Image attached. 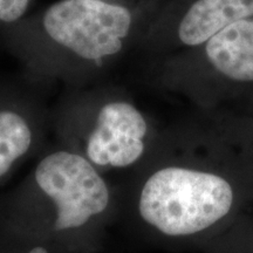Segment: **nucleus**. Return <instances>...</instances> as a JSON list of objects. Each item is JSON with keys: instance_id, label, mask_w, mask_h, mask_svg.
<instances>
[{"instance_id": "obj_1", "label": "nucleus", "mask_w": 253, "mask_h": 253, "mask_svg": "<svg viewBox=\"0 0 253 253\" xmlns=\"http://www.w3.org/2000/svg\"><path fill=\"white\" fill-rule=\"evenodd\" d=\"M144 7L107 0H58L0 30V38L30 84L84 88L125 50Z\"/></svg>"}, {"instance_id": "obj_2", "label": "nucleus", "mask_w": 253, "mask_h": 253, "mask_svg": "<svg viewBox=\"0 0 253 253\" xmlns=\"http://www.w3.org/2000/svg\"><path fill=\"white\" fill-rule=\"evenodd\" d=\"M115 205L103 173L55 143L39 155L23 181L0 197V232L67 253H91Z\"/></svg>"}, {"instance_id": "obj_3", "label": "nucleus", "mask_w": 253, "mask_h": 253, "mask_svg": "<svg viewBox=\"0 0 253 253\" xmlns=\"http://www.w3.org/2000/svg\"><path fill=\"white\" fill-rule=\"evenodd\" d=\"M55 143L96 168L130 169L149 148L150 125L130 100L100 90L69 88L50 109Z\"/></svg>"}, {"instance_id": "obj_4", "label": "nucleus", "mask_w": 253, "mask_h": 253, "mask_svg": "<svg viewBox=\"0 0 253 253\" xmlns=\"http://www.w3.org/2000/svg\"><path fill=\"white\" fill-rule=\"evenodd\" d=\"M235 189L225 177L192 168L166 166L138 181L132 213L149 235L190 238L212 229L235 207Z\"/></svg>"}, {"instance_id": "obj_5", "label": "nucleus", "mask_w": 253, "mask_h": 253, "mask_svg": "<svg viewBox=\"0 0 253 253\" xmlns=\"http://www.w3.org/2000/svg\"><path fill=\"white\" fill-rule=\"evenodd\" d=\"M50 109L27 89L0 84V185L46 149Z\"/></svg>"}, {"instance_id": "obj_6", "label": "nucleus", "mask_w": 253, "mask_h": 253, "mask_svg": "<svg viewBox=\"0 0 253 253\" xmlns=\"http://www.w3.org/2000/svg\"><path fill=\"white\" fill-rule=\"evenodd\" d=\"M253 17V0H189L178 23L182 43L199 46L230 25Z\"/></svg>"}, {"instance_id": "obj_7", "label": "nucleus", "mask_w": 253, "mask_h": 253, "mask_svg": "<svg viewBox=\"0 0 253 253\" xmlns=\"http://www.w3.org/2000/svg\"><path fill=\"white\" fill-rule=\"evenodd\" d=\"M211 65L235 81H253V17L230 25L205 42Z\"/></svg>"}, {"instance_id": "obj_8", "label": "nucleus", "mask_w": 253, "mask_h": 253, "mask_svg": "<svg viewBox=\"0 0 253 253\" xmlns=\"http://www.w3.org/2000/svg\"><path fill=\"white\" fill-rule=\"evenodd\" d=\"M0 253H67L45 243L0 232Z\"/></svg>"}, {"instance_id": "obj_9", "label": "nucleus", "mask_w": 253, "mask_h": 253, "mask_svg": "<svg viewBox=\"0 0 253 253\" xmlns=\"http://www.w3.org/2000/svg\"><path fill=\"white\" fill-rule=\"evenodd\" d=\"M32 1L33 0H0V30L23 20Z\"/></svg>"}, {"instance_id": "obj_10", "label": "nucleus", "mask_w": 253, "mask_h": 253, "mask_svg": "<svg viewBox=\"0 0 253 253\" xmlns=\"http://www.w3.org/2000/svg\"><path fill=\"white\" fill-rule=\"evenodd\" d=\"M107 1L113 2H120V4H126V5H135V6H145V1L148 0H107Z\"/></svg>"}]
</instances>
